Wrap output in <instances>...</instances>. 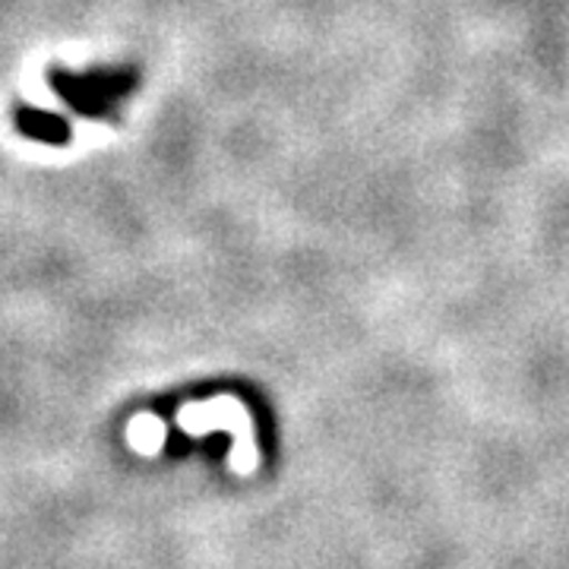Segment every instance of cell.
<instances>
[{"mask_svg":"<svg viewBox=\"0 0 569 569\" xmlns=\"http://www.w3.org/2000/svg\"><path fill=\"white\" fill-rule=\"evenodd\" d=\"M17 130L29 140L51 142V146H63L70 140V123L63 121L61 114L39 111V108H20L17 111Z\"/></svg>","mask_w":569,"mask_h":569,"instance_id":"6da1fadb","label":"cell"}]
</instances>
